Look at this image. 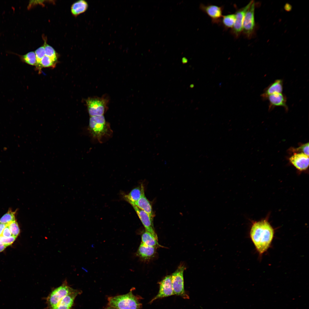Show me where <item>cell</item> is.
I'll return each instance as SVG.
<instances>
[{
	"instance_id": "cell-1",
	"label": "cell",
	"mask_w": 309,
	"mask_h": 309,
	"mask_svg": "<svg viewBox=\"0 0 309 309\" xmlns=\"http://www.w3.org/2000/svg\"><path fill=\"white\" fill-rule=\"evenodd\" d=\"M274 234V230L267 220L253 223L250 235L256 250L260 255L270 247Z\"/></svg>"
},
{
	"instance_id": "cell-2",
	"label": "cell",
	"mask_w": 309,
	"mask_h": 309,
	"mask_svg": "<svg viewBox=\"0 0 309 309\" xmlns=\"http://www.w3.org/2000/svg\"><path fill=\"white\" fill-rule=\"evenodd\" d=\"M88 130L92 137L101 143L103 140L110 137L112 134L110 124L103 115L90 117Z\"/></svg>"
},
{
	"instance_id": "cell-3",
	"label": "cell",
	"mask_w": 309,
	"mask_h": 309,
	"mask_svg": "<svg viewBox=\"0 0 309 309\" xmlns=\"http://www.w3.org/2000/svg\"><path fill=\"white\" fill-rule=\"evenodd\" d=\"M108 306L119 309H140L142 304L139 298L134 295L132 290L128 293L108 298Z\"/></svg>"
},
{
	"instance_id": "cell-4",
	"label": "cell",
	"mask_w": 309,
	"mask_h": 309,
	"mask_svg": "<svg viewBox=\"0 0 309 309\" xmlns=\"http://www.w3.org/2000/svg\"><path fill=\"white\" fill-rule=\"evenodd\" d=\"M76 290L69 286L66 280L61 285L54 289L46 298V309H52L64 297Z\"/></svg>"
},
{
	"instance_id": "cell-5",
	"label": "cell",
	"mask_w": 309,
	"mask_h": 309,
	"mask_svg": "<svg viewBox=\"0 0 309 309\" xmlns=\"http://www.w3.org/2000/svg\"><path fill=\"white\" fill-rule=\"evenodd\" d=\"M185 268L183 264H181L172 274L171 279L174 295L188 299L189 297L186 294L184 290L183 272Z\"/></svg>"
},
{
	"instance_id": "cell-6",
	"label": "cell",
	"mask_w": 309,
	"mask_h": 309,
	"mask_svg": "<svg viewBox=\"0 0 309 309\" xmlns=\"http://www.w3.org/2000/svg\"><path fill=\"white\" fill-rule=\"evenodd\" d=\"M108 100L104 97H90L86 100L90 117L103 115L107 108Z\"/></svg>"
},
{
	"instance_id": "cell-7",
	"label": "cell",
	"mask_w": 309,
	"mask_h": 309,
	"mask_svg": "<svg viewBox=\"0 0 309 309\" xmlns=\"http://www.w3.org/2000/svg\"><path fill=\"white\" fill-rule=\"evenodd\" d=\"M255 3L253 1L245 15L242 27V33L246 37L250 38L254 32L255 27L254 12Z\"/></svg>"
},
{
	"instance_id": "cell-8",
	"label": "cell",
	"mask_w": 309,
	"mask_h": 309,
	"mask_svg": "<svg viewBox=\"0 0 309 309\" xmlns=\"http://www.w3.org/2000/svg\"><path fill=\"white\" fill-rule=\"evenodd\" d=\"M253 1H251L245 6L241 9H237L235 13V20L234 25L231 29V32L235 38H238L242 30V27L244 17Z\"/></svg>"
},
{
	"instance_id": "cell-9",
	"label": "cell",
	"mask_w": 309,
	"mask_h": 309,
	"mask_svg": "<svg viewBox=\"0 0 309 309\" xmlns=\"http://www.w3.org/2000/svg\"><path fill=\"white\" fill-rule=\"evenodd\" d=\"M199 8L210 18L213 23H218L221 22L223 16L222 7L213 5H205L201 3Z\"/></svg>"
},
{
	"instance_id": "cell-10",
	"label": "cell",
	"mask_w": 309,
	"mask_h": 309,
	"mask_svg": "<svg viewBox=\"0 0 309 309\" xmlns=\"http://www.w3.org/2000/svg\"><path fill=\"white\" fill-rule=\"evenodd\" d=\"M159 290L157 294L150 302L151 303L154 300L160 298L174 295L171 282V276H166L159 283Z\"/></svg>"
},
{
	"instance_id": "cell-11",
	"label": "cell",
	"mask_w": 309,
	"mask_h": 309,
	"mask_svg": "<svg viewBox=\"0 0 309 309\" xmlns=\"http://www.w3.org/2000/svg\"><path fill=\"white\" fill-rule=\"evenodd\" d=\"M146 231L155 235H157L155 232L153 224V218L148 213L135 205H132Z\"/></svg>"
},
{
	"instance_id": "cell-12",
	"label": "cell",
	"mask_w": 309,
	"mask_h": 309,
	"mask_svg": "<svg viewBox=\"0 0 309 309\" xmlns=\"http://www.w3.org/2000/svg\"><path fill=\"white\" fill-rule=\"evenodd\" d=\"M291 164L300 171L306 170L309 166L308 156L302 153H295L289 159Z\"/></svg>"
},
{
	"instance_id": "cell-13",
	"label": "cell",
	"mask_w": 309,
	"mask_h": 309,
	"mask_svg": "<svg viewBox=\"0 0 309 309\" xmlns=\"http://www.w3.org/2000/svg\"><path fill=\"white\" fill-rule=\"evenodd\" d=\"M269 101V109L270 111L272 110L274 108L281 106L284 108L286 111L288 110V107L286 104V96L282 93H276L268 96L266 100Z\"/></svg>"
},
{
	"instance_id": "cell-14",
	"label": "cell",
	"mask_w": 309,
	"mask_h": 309,
	"mask_svg": "<svg viewBox=\"0 0 309 309\" xmlns=\"http://www.w3.org/2000/svg\"><path fill=\"white\" fill-rule=\"evenodd\" d=\"M81 293V291L76 290L74 292L64 297L52 309H71L74 305L76 298Z\"/></svg>"
},
{
	"instance_id": "cell-15",
	"label": "cell",
	"mask_w": 309,
	"mask_h": 309,
	"mask_svg": "<svg viewBox=\"0 0 309 309\" xmlns=\"http://www.w3.org/2000/svg\"><path fill=\"white\" fill-rule=\"evenodd\" d=\"M283 80L281 79H277L266 88L261 94V96L264 100H266L269 95L276 93H282L283 90Z\"/></svg>"
},
{
	"instance_id": "cell-16",
	"label": "cell",
	"mask_w": 309,
	"mask_h": 309,
	"mask_svg": "<svg viewBox=\"0 0 309 309\" xmlns=\"http://www.w3.org/2000/svg\"><path fill=\"white\" fill-rule=\"evenodd\" d=\"M144 195V187L142 184L140 186L133 189L128 194L124 195L123 197L132 206L134 205Z\"/></svg>"
},
{
	"instance_id": "cell-17",
	"label": "cell",
	"mask_w": 309,
	"mask_h": 309,
	"mask_svg": "<svg viewBox=\"0 0 309 309\" xmlns=\"http://www.w3.org/2000/svg\"><path fill=\"white\" fill-rule=\"evenodd\" d=\"M156 250V247L146 245L141 242L138 249L137 255L143 260H148L154 256Z\"/></svg>"
},
{
	"instance_id": "cell-18",
	"label": "cell",
	"mask_w": 309,
	"mask_h": 309,
	"mask_svg": "<svg viewBox=\"0 0 309 309\" xmlns=\"http://www.w3.org/2000/svg\"><path fill=\"white\" fill-rule=\"evenodd\" d=\"M142 243L144 244L155 247L160 246L158 242L157 235L145 231L141 235Z\"/></svg>"
},
{
	"instance_id": "cell-19",
	"label": "cell",
	"mask_w": 309,
	"mask_h": 309,
	"mask_svg": "<svg viewBox=\"0 0 309 309\" xmlns=\"http://www.w3.org/2000/svg\"><path fill=\"white\" fill-rule=\"evenodd\" d=\"M88 5L87 1L80 0L74 3L71 7V12L75 16L85 12L88 9Z\"/></svg>"
},
{
	"instance_id": "cell-20",
	"label": "cell",
	"mask_w": 309,
	"mask_h": 309,
	"mask_svg": "<svg viewBox=\"0 0 309 309\" xmlns=\"http://www.w3.org/2000/svg\"><path fill=\"white\" fill-rule=\"evenodd\" d=\"M133 205L136 206L153 218L154 214L152 205L145 195L142 196L134 205Z\"/></svg>"
},
{
	"instance_id": "cell-21",
	"label": "cell",
	"mask_w": 309,
	"mask_h": 309,
	"mask_svg": "<svg viewBox=\"0 0 309 309\" xmlns=\"http://www.w3.org/2000/svg\"><path fill=\"white\" fill-rule=\"evenodd\" d=\"M235 20V14H229L223 15L221 19L222 24L224 27L226 29L233 27Z\"/></svg>"
},
{
	"instance_id": "cell-22",
	"label": "cell",
	"mask_w": 309,
	"mask_h": 309,
	"mask_svg": "<svg viewBox=\"0 0 309 309\" xmlns=\"http://www.w3.org/2000/svg\"><path fill=\"white\" fill-rule=\"evenodd\" d=\"M21 58L23 62L32 66H37V62L35 52H31L22 56Z\"/></svg>"
},
{
	"instance_id": "cell-23",
	"label": "cell",
	"mask_w": 309,
	"mask_h": 309,
	"mask_svg": "<svg viewBox=\"0 0 309 309\" xmlns=\"http://www.w3.org/2000/svg\"><path fill=\"white\" fill-rule=\"evenodd\" d=\"M44 41L43 45L45 48V55L50 58L54 61L56 62L58 58L56 52L52 46L47 44L46 41Z\"/></svg>"
},
{
	"instance_id": "cell-24",
	"label": "cell",
	"mask_w": 309,
	"mask_h": 309,
	"mask_svg": "<svg viewBox=\"0 0 309 309\" xmlns=\"http://www.w3.org/2000/svg\"><path fill=\"white\" fill-rule=\"evenodd\" d=\"M15 212L9 209L0 219V223L8 224L15 220Z\"/></svg>"
},
{
	"instance_id": "cell-25",
	"label": "cell",
	"mask_w": 309,
	"mask_h": 309,
	"mask_svg": "<svg viewBox=\"0 0 309 309\" xmlns=\"http://www.w3.org/2000/svg\"><path fill=\"white\" fill-rule=\"evenodd\" d=\"M56 62L54 61L49 57L45 55L41 59L40 64V68L43 67H54L55 66Z\"/></svg>"
},
{
	"instance_id": "cell-26",
	"label": "cell",
	"mask_w": 309,
	"mask_h": 309,
	"mask_svg": "<svg viewBox=\"0 0 309 309\" xmlns=\"http://www.w3.org/2000/svg\"><path fill=\"white\" fill-rule=\"evenodd\" d=\"M8 226L12 236L17 237L20 232V229L17 222L15 221L8 224Z\"/></svg>"
},
{
	"instance_id": "cell-27",
	"label": "cell",
	"mask_w": 309,
	"mask_h": 309,
	"mask_svg": "<svg viewBox=\"0 0 309 309\" xmlns=\"http://www.w3.org/2000/svg\"><path fill=\"white\" fill-rule=\"evenodd\" d=\"M37 67L40 68V64L42 58L45 55V48L44 45L38 48L35 52Z\"/></svg>"
},
{
	"instance_id": "cell-28",
	"label": "cell",
	"mask_w": 309,
	"mask_h": 309,
	"mask_svg": "<svg viewBox=\"0 0 309 309\" xmlns=\"http://www.w3.org/2000/svg\"><path fill=\"white\" fill-rule=\"evenodd\" d=\"M293 152L295 153H302L309 156V143L302 144L298 148L293 149Z\"/></svg>"
},
{
	"instance_id": "cell-29",
	"label": "cell",
	"mask_w": 309,
	"mask_h": 309,
	"mask_svg": "<svg viewBox=\"0 0 309 309\" xmlns=\"http://www.w3.org/2000/svg\"><path fill=\"white\" fill-rule=\"evenodd\" d=\"M16 237L11 236L8 237H5L2 235L0 236V244L6 247L11 245L15 241Z\"/></svg>"
},
{
	"instance_id": "cell-30",
	"label": "cell",
	"mask_w": 309,
	"mask_h": 309,
	"mask_svg": "<svg viewBox=\"0 0 309 309\" xmlns=\"http://www.w3.org/2000/svg\"><path fill=\"white\" fill-rule=\"evenodd\" d=\"M8 224L3 230L1 235L5 237H8L12 236L8 226Z\"/></svg>"
},
{
	"instance_id": "cell-31",
	"label": "cell",
	"mask_w": 309,
	"mask_h": 309,
	"mask_svg": "<svg viewBox=\"0 0 309 309\" xmlns=\"http://www.w3.org/2000/svg\"><path fill=\"white\" fill-rule=\"evenodd\" d=\"M7 224L0 223V236L1 235L3 230Z\"/></svg>"
},
{
	"instance_id": "cell-32",
	"label": "cell",
	"mask_w": 309,
	"mask_h": 309,
	"mask_svg": "<svg viewBox=\"0 0 309 309\" xmlns=\"http://www.w3.org/2000/svg\"><path fill=\"white\" fill-rule=\"evenodd\" d=\"M6 247L5 245L0 244V252L3 251Z\"/></svg>"
},
{
	"instance_id": "cell-33",
	"label": "cell",
	"mask_w": 309,
	"mask_h": 309,
	"mask_svg": "<svg viewBox=\"0 0 309 309\" xmlns=\"http://www.w3.org/2000/svg\"><path fill=\"white\" fill-rule=\"evenodd\" d=\"M103 309H119L116 308H113V307H110L108 306L107 307L105 308H104Z\"/></svg>"
}]
</instances>
